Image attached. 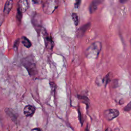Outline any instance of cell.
Instances as JSON below:
<instances>
[{"instance_id": "obj_15", "label": "cell", "mask_w": 131, "mask_h": 131, "mask_svg": "<svg viewBox=\"0 0 131 131\" xmlns=\"http://www.w3.org/2000/svg\"><path fill=\"white\" fill-rule=\"evenodd\" d=\"M78 98H79V99L81 101H82L83 103H84L86 105L89 104V100L88 99V98L86 97H85V96H79Z\"/></svg>"}, {"instance_id": "obj_24", "label": "cell", "mask_w": 131, "mask_h": 131, "mask_svg": "<svg viewBox=\"0 0 131 131\" xmlns=\"http://www.w3.org/2000/svg\"><path fill=\"white\" fill-rule=\"evenodd\" d=\"M105 131H112V129H111V128H106V129H105Z\"/></svg>"}, {"instance_id": "obj_23", "label": "cell", "mask_w": 131, "mask_h": 131, "mask_svg": "<svg viewBox=\"0 0 131 131\" xmlns=\"http://www.w3.org/2000/svg\"><path fill=\"white\" fill-rule=\"evenodd\" d=\"M128 0H119V2L121 3H124L125 2H126Z\"/></svg>"}, {"instance_id": "obj_9", "label": "cell", "mask_w": 131, "mask_h": 131, "mask_svg": "<svg viewBox=\"0 0 131 131\" xmlns=\"http://www.w3.org/2000/svg\"><path fill=\"white\" fill-rule=\"evenodd\" d=\"M28 0H19L18 2V8L22 13L25 12L28 9Z\"/></svg>"}, {"instance_id": "obj_4", "label": "cell", "mask_w": 131, "mask_h": 131, "mask_svg": "<svg viewBox=\"0 0 131 131\" xmlns=\"http://www.w3.org/2000/svg\"><path fill=\"white\" fill-rule=\"evenodd\" d=\"M41 31L44 39L46 48L48 50H52L54 47V41L52 37L48 34V32L44 28H42V29L41 30Z\"/></svg>"}, {"instance_id": "obj_12", "label": "cell", "mask_w": 131, "mask_h": 131, "mask_svg": "<svg viewBox=\"0 0 131 131\" xmlns=\"http://www.w3.org/2000/svg\"><path fill=\"white\" fill-rule=\"evenodd\" d=\"M21 43L23 44V45L27 48H30L32 46V43L30 41V40L27 37L25 36H23L21 37Z\"/></svg>"}, {"instance_id": "obj_16", "label": "cell", "mask_w": 131, "mask_h": 131, "mask_svg": "<svg viewBox=\"0 0 131 131\" xmlns=\"http://www.w3.org/2000/svg\"><path fill=\"white\" fill-rule=\"evenodd\" d=\"M110 73H109L108 74H107L102 79V82L105 84V85H106L110 81Z\"/></svg>"}, {"instance_id": "obj_14", "label": "cell", "mask_w": 131, "mask_h": 131, "mask_svg": "<svg viewBox=\"0 0 131 131\" xmlns=\"http://www.w3.org/2000/svg\"><path fill=\"white\" fill-rule=\"evenodd\" d=\"M22 17H23V13L18 8H17V14H16V19L17 21L19 22H20L22 19Z\"/></svg>"}, {"instance_id": "obj_10", "label": "cell", "mask_w": 131, "mask_h": 131, "mask_svg": "<svg viewBox=\"0 0 131 131\" xmlns=\"http://www.w3.org/2000/svg\"><path fill=\"white\" fill-rule=\"evenodd\" d=\"M13 0H8L6 2L4 6V10H3L4 14L5 15H7L9 14L10 11L11 10V9L13 6Z\"/></svg>"}, {"instance_id": "obj_8", "label": "cell", "mask_w": 131, "mask_h": 131, "mask_svg": "<svg viewBox=\"0 0 131 131\" xmlns=\"http://www.w3.org/2000/svg\"><path fill=\"white\" fill-rule=\"evenodd\" d=\"M35 112V107L31 105L26 106L24 108V114L26 117H31Z\"/></svg>"}, {"instance_id": "obj_21", "label": "cell", "mask_w": 131, "mask_h": 131, "mask_svg": "<svg viewBox=\"0 0 131 131\" xmlns=\"http://www.w3.org/2000/svg\"><path fill=\"white\" fill-rule=\"evenodd\" d=\"M32 1L35 4H38L40 3L41 0H32Z\"/></svg>"}, {"instance_id": "obj_22", "label": "cell", "mask_w": 131, "mask_h": 131, "mask_svg": "<svg viewBox=\"0 0 131 131\" xmlns=\"http://www.w3.org/2000/svg\"><path fill=\"white\" fill-rule=\"evenodd\" d=\"M31 131H41V129L40 128H34L32 129Z\"/></svg>"}, {"instance_id": "obj_7", "label": "cell", "mask_w": 131, "mask_h": 131, "mask_svg": "<svg viewBox=\"0 0 131 131\" xmlns=\"http://www.w3.org/2000/svg\"><path fill=\"white\" fill-rule=\"evenodd\" d=\"M103 1L104 0H93L89 7L90 13L92 14L94 13L97 9L98 6L101 4Z\"/></svg>"}, {"instance_id": "obj_11", "label": "cell", "mask_w": 131, "mask_h": 131, "mask_svg": "<svg viewBox=\"0 0 131 131\" xmlns=\"http://www.w3.org/2000/svg\"><path fill=\"white\" fill-rule=\"evenodd\" d=\"M90 26H91L90 23H87V24H84L81 27H80L77 32V36H78L79 37L82 36L85 34V33L87 31V30L89 28Z\"/></svg>"}, {"instance_id": "obj_20", "label": "cell", "mask_w": 131, "mask_h": 131, "mask_svg": "<svg viewBox=\"0 0 131 131\" xmlns=\"http://www.w3.org/2000/svg\"><path fill=\"white\" fill-rule=\"evenodd\" d=\"M4 20V16H3L2 14H0V27H1V26L2 25Z\"/></svg>"}, {"instance_id": "obj_13", "label": "cell", "mask_w": 131, "mask_h": 131, "mask_svg": "<svg viewBox=\"0 0 131 131\" xmlns=\"http://www.w3.org/2000/svg\"><path fill=\"white\" fill-rule=\"evenodd\" d=\"M72 17L75 25L76 26H78V25L79 24V19H78V16L77 15V13L73 12L72 15Z\"/></svg>"}, {"instance_id": "obj_19", "label": "cell", "mask_w": 131, "mask_h": 131, "mask_svg": "<svg viewBox=\"0 0 131 131\" xmlns=\"http://www.w3.org/2000/svg\"><path fill=\"white\" fill-rule=\"evenodd\" d=\"M130 108H131V106H130V103L129 102L125 107H124V110L125 111H127V112H128V111H130Z\"/></svg>"}, {"instance_id": "obj_18", "label": "cell", "mask_w": 131, "mask_h": 131, "mask_svg": "<svg viewBox=\"0 0 131 131\" xmlns=\"http://www.w3.org/2000/svg\"><path fill=\"white\" fill-rule=\"evenodd\" d=\"M81 0H76L75 1V5H74L75 8L77 9V8H79V7L81 4Z\"/></svg>"}, {"instance_id": "obj_3", "label": "cell", "mask_w": 131, "mask_h": 131, "mask_svg": "<svg viewBox=\"0 0 131 131\" xmlns=\"http://www.w3.org/2000/svg\"><path fill=\"white\" fill-rule=\"evenodd\" d=\"M59 4V0H47L43 5V11L47 14H51L57 9Z\"/></svg>"}, {"instance_id": "obj_17", "label": "cell", "mask_w": 131, "mask_h": 131, "mask_svg": "<svg viewBox=\"0 0 131 131\" xmlns=\"http://www.w3.org/2000/svg\"><path fill=\"white\" fill-rule=\"evenodd\" d=\"M19 42H20V39L19 38H18V39H17L16 40H15V42H14V49H17V48H18V45H19Z\"/></svg>"}, {"instance_id": "obj_25", "label": "cell", "mask_w": 131, "mask_h": 131, "mask_svg": "<svg viewBox=\"0 0 131 131\" xmlns=\"http://www.w3.org/2000/svg\"><path fill=\"white\" fill-rule=\"evenodd\" d=\"M96 131H100V130H99V129H97V130H96Z\"/></svg>"}, {"instance_id": "obj_1", "label": "cell", "mask_w": 131, "mask_h": 131, "mask_svg": "<svg viewBox=\"0 0 131 131\" xmlns=\"http://www.w3.org/2000/svg\"><path fill=\"white\" fill-rule=\"evenodd\" d=\"M22 64L27 69L30 76H34L36 74V63L33 56H29L25 58L22 61Z\"/></svg>"}, {"instance_id": "obj_6", "label": "cell", "mask_w": 131, "mask_h": 131, "mask_svg": "<svg viewBox=\"0 0 131 131\" xmlns=\"http://www.w3.org/2000/svg\"><path fill=\"white\" fill-rule=\"evenodd\" d=\"M32 24L36 30V31L39 33L41 30V18L39 14H35L32 19Z\"/></svg>"}, {"instance_id": "obj_2", "label": "cell", "mask_w": 131, "mask_h": 131, "mask_svg": "<svg viewBox=\"0 0 131 131\" xmlns=\"http://www.w3.org/2000/svg\"><path fill=\"white\" fill-rule=\"evenodd\" d=\"M102 48V43L100 41H95L91 44L86 49L85 54L88 58H96Z\"/></svg>"}, {"instance_id": "obj_5", "label": "cell", "mask_w": 131, "mask_h": 131, "mask_svg": "<svg viewBox=\"0 0 131 131\" xmlns=\"http://www.w3.org/2000/svg\"><path fill=\"white\" fill-rule=\"evenodd\" d=\"M119 115V112L116 109H108L104 111V116L105 118L108 120L111 121L113 119L116 118Z\"/></svg>"}]
</instances>
